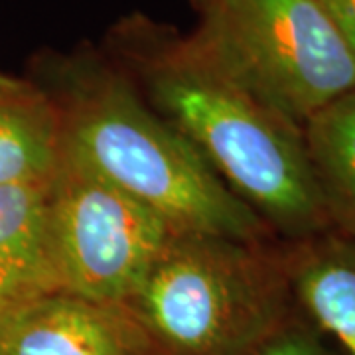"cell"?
Here are the masks:
<instances>
[{
  "label": "cell",
  "instance_id": "6da1fadb",
  "mask_svg": "<svg viewBox=\"0 0 355 355\" xmlns=\"http://www.w3.org/2000/svg\"><path fill=\"white\" fill-rule=\"evenodd\" d=\"M132 30L127 55L158 114L193 142L229 190L292 243L330 231L302 127L221 73L191 38Z\"/></svg>",
  "mask_w": 355,
  "mask_h": 355
},
{
  "label": "cell",
  "instance_id": "7a4b0ae2",
  "mask_svg": "<svg viewBox=\"0 0 355 355\" xmlns=\"http://www.w3.org/2000/svg\"><path fill=\"white\" fill-rule=\"evenodd\" d=\"M65 73L67 150L148 205L176 233L257 245L272 237V229L229 190L193 142L150 111L125 77L87 62L71 64Z\"/></svg>",
  "mask_w": 355,
  "mask_h": 355
},
{
  "label": "cell",
  "instance_id": "3957f363",
  "mask_svg": "<svg viewBox=\"0 0 355 355\" xmlns=\"http://www.w3.org/2000/svg\"><path fill=\"white\" fill-rule=\"evenodd\" d=\"M142 355H249L298 310L284 251L174 233L121 306Z\"/></svg>",
  "mask_w": 355,
  "mask_h": 355
},
{
  "label": "cell",
  "instance_id": "277c9868",
  "mask_svg": "<svg viewBox=\"0 0 355 355\" xmlns=\"http://www.w3.org/2000/svg\"><path fill=\"white\" fill-rule=\"evenodd\" d=\"M191 36L221 73L302 127L355 89V55L320 0H193Z\"/></svg>",
  "mask_w": 355,
  "mask_h": 355
},
{
  "label": "cell",
  "instance_id": "5b68a950",
  "mask_svg": "<svg viewBox=\"0 0 355 355\" xmlns=\"http://www.w3.org/2000/svg\"><path fill=\"white\" fill-rule=\"evenodd\" d=\"M48 223L60 292L123 306L176 233L71 150L48 182Z\"/></svg>",
  "mask_w": 355,
  "mask_h": 355
},
{
  "label": "cell",
  "instance_id": "8992f818",
  "mask_svg": "<svg viewBox=\"0 0 355 355\" xmlns=\"http://www.w3.org/2000/svg\"><path fill=\"white\" fill-rule=\"evenodd\" d=\"M0 355H142L121 306L48 292L0 312Z\"/></svg>",
  "mask_w": 355,
  "mask_h": 355
},
{
  "label": "cell",
  "instance_id": "52a82bcc",
  "mask_svg": "<svg viewBox=\"0 0 355 355\" xmlns=\"http://www.w3.org/2000/svg\"><path fill=\"white\" fill-rule=\"evenodd\" d=\"M298 310L343 355H355V241L326 231L284 251Z\"/></svg>",
  "mask_w": 355,
  "mask_h": 355
},
{
  "label": "cell",
  "instance_id": "ba28073f",
  "mask_svg": "<svg viewBox=\"0 0 355 355\" xmlns=\"http://www.w3.org/2000/svg\"><path fill=\"white\" fill-rule=\"evenodd\" d=\"M60 292L48 223V182L0 188V312Z\"/></svg>",
  "mask_w": 355,
  "mask_h": 355
},
{
  "label": "cell",
  "instance_id": "9c48e42d",
  "mask_svg": "<svg viewBox=\"0 0 355 355\" xmlns=\"http://www.w3.org/2000/svg\"><path fill=\"white\" fill-rule=\"evenodd\" d=\"M64 150L58 103L28 81L0 76V188L50 182Z\"/></svg>",
  "mask_w": 355,
  "mask_h": 355
},
{
  "label": "cell",
  "instance_id": "30bf717a",
  "mask_svg": "<svg viewBox=\"0 0 355 355\" xmlns=\"http://www.w3.org/2000/svg\"><path fill=\"white\" fill-rule=\"evenodd\" d=\"M302 137L330 231L355 241V89L312 114Z\"/></svg>",
  "mask_w": 355,
  "mask_h": 355
},
{
  "label": "cell",
  "instance_id": "8fae6325",
  "mask_svg": "<svg viewBox=\"0 0 355 355\" xmlns=\"http://www.w3.org/2000/svg\"><path fill=\"white\" fill-rule=\"evenodd\" d=\"M249 355H343L331 340L296 310L279 330L272 331Z\"/></svg>",
  "mask_w": 355,
  "mask_h": 355
},
{
  "label": "cell",
  "instance_id": "7c38bea8",
  "mask_svg": "<svg viewBox=\"0 0 355 355\" xmlns=\"http://www.w3.org/2000/svg\"><path fill=\"white\" fill-rule=\"evenodd\" d=\"M320 4L355 55V0H320Z\"/></svg>",
  "mask_w": 355,
  "mask_h": 355
}]
</instances>
